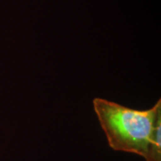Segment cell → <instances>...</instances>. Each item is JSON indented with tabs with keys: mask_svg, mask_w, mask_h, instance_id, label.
Returning a JSON list of instances; mask_svg holds the SVG:
<instances>
[{
	"mask_svg": "<svg viewBox=\"0 0 161 161\" xmlns=\"http://www.w3.org/2000/svg\"><path fill=\"white\" fill-rule=\"evenodd\" d=\"M161 124L156 128L154 136L144 157L146 161H161Z\"/></svg>",
	"mask_w": 161,
	"mask_h": 161,
	"instance_id": "obj_2",
	"label": "cell"
},
{
	"mask_svg": "<svg viewBox=\"0 0 161 161\" xmlns=\"http://www.w3.org/2000/svg\"><path fill=\"white\" fill-rule=\"evenodd\" d=\"M92 103L110 147L144 158L156 128L161 124L160 98L146 110L133 109L100 98H95Z\"/></svg>",
	"mask_w": 161,
	"mask_h": 161,
	"instance_id": "obj_1",
	"label": "cell"
}]
</instances>
